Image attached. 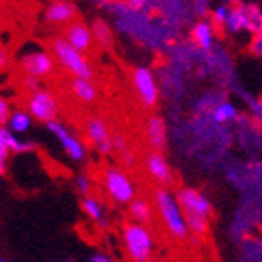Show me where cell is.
I'll use <instances>...</instances> for the list:
<instances>
[{"label":"cell","instance_id":"1","mask_svg":"<svg viewBox=\"0 0 262 262\" xmlns=\"http://www.w3.org/2000/svg\"><path fill=\"white\" fill-rule=\"evenodd\" d=\"M154 202H156L158 215L163 221L167 232L176 240H187L191 234H189V229H187L184 210L176 201L174 193L169 191L167 187H158L154 191Z\"/></svg>","mask_w":262,"mask_h":262},{"label":"cell","instance_id":"2","mask_svg":"<svg viewBox=\"0 0 262 262\" xmlns=\"http://www.w3.org/2000/svg\"><path fill=\"white\" fill-rule=\"evenodd\" d=\"M122 238H124V247H126V253L131 262L152 260L154 236L148 230L146 225H139L129 221L122 229Z\"/></svg>","mask_w":262,"mask_h":262},{"label":"cell","instance_id":"3","mask_svg":"<svg viewBox=\"0 0 262 262\" xmlns=\"http://www.w3.org/2000/svg\"><path fill=\"white\" fill-rule=\"evenodd\" d=\"M51 53L55 56V60L68 70L73 77H79V79H92V66L90 62L84 58L82 53H79L77 49H73L68 39L58 36V38H53L51 41Z\"/></svg>","mask_w":262,"mask_h":262},{"label":"cell","instance_id":"4","mask_svg":"<svg viewBox=\"0 0 262 262\" xmlns=\"http://www.w3.org/2000/svg\"><path fill=\"white\" fill-rule=\"evenodd\" d=\"M223 30L229 34L251 32L255 36L262 30V10L253 4H232Z\"/></svg>","mask_w":262,"mask_h":262},{"label":"cell","instance_id":"5","mask_svg":"<svg viewBox=\"0 0 262 262\" xmlns=\"http://www.w3.org/2000/svg\"><path fill=\"white\" fill-rule=\"evenodd\" d=\"M103 186L107 195L116 202V204H131L137 199V187L131 182L129 176L124 170L109 167L103 174Z\"/></svg>","mask_w":262,"mask_h":262},{"label":"cell","instance_id":"6","mask_svg":"<svg viewBox=\"0 0 262 262\" xmlns=\"http://www.w3.org/2000/svg\"><path fill=\"white\" fill-rule=\"evenodd\" d=\"M176 201L182 206L184 213H189V215H199L202 219H212L213 215V206L210 199H208L204 193H201L195 187H178L176 189Z\"/></svg>","mask_w":262,"mask_h":262},{"label":"cell","instance_id":"7","mask_svg":"<svg viewBox=\"0 0 262 262\" xmlns=\"http://www.w3.org/2000/svg\"><path fill=\"white\" fill-rule=\"evenodd\" d=\"M28 115L38 122L51 124L58 116V101L49 90H36L28 98Z\"/></svg>","mask_w":262,"mask_h":262},{"label":"cell","instance_id":"8","mask_svg":"<svg viewBox=\"0 0 262 262\" xmlns=\"http://www.w3.org/2000/svg\"><path fill=\"white\" fill-rule=\"evenodd\" d=\"M23 71L32 79H43L53 75L55 71V56L49 55L47 51H30L21 58Z\"/></svg>","mask_w":262,"mask_h":262},{"label":"cell","instance_id":"9","mask_svg":"<svg viewBox=\"0 0 262 262\" xmlns=\"http://www.w3.org/2000/svg\"><path fill=\"white\" fill-rule=\"evenodd\" d=\"M133 84H135L137 96H139V99H141V103L144 107L152 109V107L158 105L159 88L152 71L146 70V68H135L133 70Z\"/></svg>","mask_w":262,"mask_h":262},{"label":"cell","instance_id":"10","mask_svg":"<svg viewBox=\"0 0 262 262\" xmlns=\"http://www.w3.org/2000/svg\"><path fill=\"white\" fill-rule=\"evenodd\" d=\"M47 129L56 137V141L60 142V146L64 148L68 158L73 159V161H84V158H86V148L81 142V139L77 135H73L64 124L55 120L51 122V124H47Z\"/></svg>","mask_w":262,"mask_h":262},{"label":"cell","instance_id":"11","mask_svg":"<svg viewBox=\"0 0 262 262\" xmlns=\"http://www.w3.org/2000/svg\"><path fill=\"white\" fill-rule=\"evenodd\" d=\"M86 137L90 144H92L99 154H111L113 152V135H111L107 122L94 116L86 120Z\"/></svg>","mask_w":262,"mask_h":262},{"label":"cell","instance_id":"12","mask_svg":"<svg viewBox=\"0 0 262 262\" xmlns=\"http://www.w3.org/2000/svg\"><path fill=\"white\" fill-rule=\"evenodd\" d=\"M146 172L150 174L154 182H158L161 187H167L172 184V169H170L169 161L165 159L161 152H150L146 156Z\"/></svg>","mask_w":262,"mask_h":262},{"label":"cell","instance_id":"13","mask_svg":"<svg viewBox=\"0 0 262 262\" xmlns=\"http://www.w3.org/2000/svg\"><path fill=\"white\" fill-rule=\"evenodd\" d=\"M66 39H68V43L77 49L79 53H88V51L92 49L94 45V34H92V28H88L84 23H71L66 27Z\"/></svg>","mask_w":262,"mask_h":262},{"label":"cell","instance_id":"14","mask_svg":"<svg viewBox=\"0 0 262 262\" xmlns=\"http://www.w3.org/2000/svg\"><path fill=\"white\" fill-rule=\"evenodd\" d=\"M144 135H146L148 144L154 148V152H163L167 146V124L161 116H148L144 124Z\"/></svg>","mask_w":262,"mask_h":262},{"label":"cell","instance_id":"15","mask_svg":"<svg viewBox=\"0 0 262 262\" xmlns=\"http://www.w3.org/2000/svg\"><path fill=\"white\" fill-rule=\"evenodd\" d=\"M75 17H77L75 4H71L68 0H55L45 10V19L49 23H53V25H71V21Z\"/></svg>","mask_w":262,"mask_h":262},{"label":"cell","instance_id":"16","mask_svg":"<svg viewBox=\"0 0 262 262\" xmlns=\"http://www.w3.org/2000/svg\"><path fill=\"white\" fill-rule=\"evenodd\" d=\"M34 150L32 142H25L21 139H17L15 133H11L8 127H0V158L8 159L11 152L13 154H23Z\"/></svg>","mask_w":262,"mask_h":262},{"label":"cell","instance_id":"17","mask_svg":"<svg viewBox=\"0 0 262 262\" xmlns=\"http://www.w3.org/2000/svg\"><path fill=\"white\" fill-rule=\"evenodd\" d=\"M71 94L75 96V99H79L84 105H92L98 99V86L92 82V79H79L73 77V81L70 84Z\"/></svg>","mask_w":262,"mask_h":262},{"label":"cell","instance_id":"18","mask_svg":"<svg viewBox=\"0 0 262 262\" xmlns=\"http://www.w3.org/2000/svg\"><path fill=\"white\" fill-rule=\"evenodd\" d=\"M81 208H82V213L86 215L90 221L94 223H98L99 227H107V215H105V208L103 204L92 195H86L82 196L81 201Z\"/></svg>","mask_w":262,"mask_h":262},{"label":"cell","instance_id":"19","mask_svg":"<svg viewBox=\"0 0 262 262\" xmlns=\"http://www.w3.org/2000/svg\"><path fill=\"white\" fill-rule=\"evenodd\" d=\"M191 38L201 49H212L213 38H215V27L208 21H199L191 30Z\"/></svg>","mask_w":262,"mask_h":262},{"label":"cell","instance_id":"20","mask_svg":"<svg viewBox=\"0 0 262 262\" xmlns=\"http://www.w3.org/2000/svg\"><path fill=\"white\" fill-rule=\"evenodd\" d=\"M238 118H240V113L236 109V105L230 103V101H219L212 109V120L215 122V124H219V126L236 122Z\"/></svg>","mask_w":262,"mask_h":262},{"label":"cell","instance_id":"21","mask_svg":"<svg viewBox=\"0 0 262 262\" xmlns=\"http://www.w3.org/2000/svg\"><path fill=\"white\" fill-rule=\"evenodd\" d=\"M127 213H129L131 221L139 225H146L152 219V208L144 199H135L131 204H127Z\"/></svg>","mask_w":262,"mask_h":262},{"label":"cell","instance_id":"22","mask_svg":"<svg viewBox=\"0 0 262 262\" xmlns=\"http://www.w3.org/2000/svg\"><path fill=\"white\" fill-rule=\"evenodd\" d=\"M32 126V116L25 113V111H15V113H11V118L8 122V129L11 133H25V131L30 129Z\"/></svg>","mask_w":262,"mask_h":262},{"label":"cell","instance_id":"23","mask_svg":"<svg viewBox=\"0 0 262 262\" xmlns=\"http://www.w3.org/2000/svg\"><path fill=\"white\" fill-rule=\"evenodd\" d=\"M94 39H98L101 45H109L111 43V32H109V27L105 25L103 21H96V25H94Z\"/></svg>","mask_w":262,"mask_h":262},{"label":"cell","instance_id":"24","mask_svg":"<svg viewBox=\"0 0 262 262\" xmlns=\"http://www.w3.org/2000/svg\"><path fill=\"white\" fill-rule=\"evenodd\" d=\"M75 186H77V191L82 193L84 196L90 195V191H92V182H90V178H88V176H84V174L77 176Z\"/></svg>","mask_w":262,"mask_h":262},{"label":"cell","instance_id":"25","mask_svg":"<svg viewBox=\"0 0 262 262\" xmlns=\"http://www.w3.org/2000/svg\"><path fill=\"white\" fill-rule=\"evenodd\" d=\"M10 118H11L10 103H8V101H6L4 98H0V127H6V126H8Z\"/></svg>","mask_w":262,"mask_h":262},{"label":"cell","instance_id":"26","mask_svg":"<svg viewBox=\"0 0 262 262\" xmlns=\"http://www.w3.org/2000/svg\"><path fill=\"white\" fill-rule=\"evenodd\" d=\"M251 51L257 56H260V58H262V30L258 34H255V36H253V39H251Z\"/></svg>","mask_w":262,"mask_h":262},{"label":"cell","instance_id":"27","mask_svg":"<svg viewBox=\"0 0 262 262\" xmlns=\"http://www.w3.org/2000/svg\"><path fill=\"white\" fill-rule=\"evenodd\" d=\"M113 150H118V152H124L127 150V144H126V139L122 135H115L113 137Z\"/></svg>","mask_w":262,"mask_h":262},{"label":"cell","instance_id":"28","mask_svg":"<svg viewBox=\"0 0 262 262\" xmlns=\"http://www.w3.org/2000/svg\"><path fill=\"white\" fill-rule=\"evenodd\" d=\"M120 158H122V163L126 165V167H131V165L135 163V156H133L129 150H124V152L120 154Z\"/></svg>","mask_w":262,"mask_h":262},{"label":"cell","instance_id":"29","mask_svg":"<svg viewBox=\"0 0 262 262\" xmlns=\"http://www.w3.org/2000/svg\"><path fill=\"white\" fill-rule=\"evenodd\" d=\"M126 2L133 11H139V10H142V8L146 6L148 0H126Z\"/></svg>","mask_w":262,"mask_h":262},{"label":"cell","instance_id":"30","mask_svg":"<svg viewBox=\"0 0 262 262\" xmlns=\"http://www.w3.org/2000/svg\"><path fill=\"white\" fill-rule=\"evenodd\" d=\"M90 262H113V260H111L109 255H105V253H98V255H94V257L90 258Z\"/></svg>","mask_w":262,"mask_h":262},{"label":"cell","instance_id":"31","mask_svg":"<svg viewBox=\"0 0 262 262\" xmlns=\"http://www.w3.org/2000/svg\"><path fill=\"white\" fill-rule=\"evenodd\" d=\"M4 174H6V159L0 158V176H4Z\"/></svg>","mask_w":262,"mask_h":262},{"label":"cell","instance_id":"32","mask_svg":"<svg viewBox=\"0 0 262 262\" xmlns=\"http://www.w3.org/2000/svg\"><path fill=\"white\" fill-rule=\"evenodd\" d=\"M148 262H158V260H148Z\"/></svg>","mask_w":262,"mask_h":262},{"label":"cell","instance_id":"33","mask_svg":"<svg viewBox=\"0 0 262 262\" xmlns=\"http://www.w3.org/2000/svg\"><path fill=\"white\" fill-rule=\"evenodd\" d=\"M64 262H71V260H64Z\"/></svg>","mask_w":262,"mask_h":262},{"label":"cell","instance_id":"34","mask_svg":"<svg viewBox=\"0 0 262 262\" xmlns=\"http://www.w3.org/2000/svg\"><path fill=\"white\" fill-rule=\"evenodd\" d=\"M0 262H4V260H2V258H0Z\"/></svg>","mask_w":262,"mask_h":262}]
</instances>
